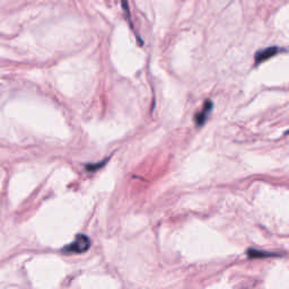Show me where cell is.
Instances as JSON below:
<instances>
[{"mask_svg": "<svg viewBox=\"0 0 289 289\" xmlns=\"http://www.w3.org/2000/svg\"><path fill=\"white\" fill-rule=\"evenodd\" d=\"M248 254L250 258H269V256H274L277 254L270 253V252H264V251H258L254 249H250L248 251Z\"/></svg>", "mask_w": 289, "mask_h": 289, "instance_id": "4", "label": "cell"}, {"mask_svg": "<svg viewBox=\"0 0 289 289\" xmlns=\"http://www.w3.org/2000/svg\"><path fill=\"white\" fill-rule=\"evenodd\" d=\"M281 51H282V49H280V47H277V46L268 47V49L259 51L255 56L256 65H259V63H261V62H264L266 60H268V59H270L271 57L278 55V53L281 52Z\"/></svg>", "mask_w": 289, "mask_h": 289, "instance_id": "2", "label": "cell"}, {"mask_svg": "<svg viewBox=\"0 0 289 289\" xmlns=\"http://www.w3.org/2000/svg\"><path fill=\"white\" fill-rule=\"evenodd\" d=\"M211 110H212V102L211 101H206L203 109L200 112H198L197 115H196L197 126H202L203 123L206 122L207 117H208V115H209Z\"/></svg>", "mask_w": 289, "mask_h": 289, "instance_id": "3", "label": "cell"}, {"mask_svg": "<svg viewBox=\"0 0 289 289\" xmlns=\"http://www.w3.org/2000/svg\"><path fill=\"white\" fill-rule=\"evenodd\" d=\"M90 248V239L84 234H78L76 238L74 239V242L68 244L67 246L62 249V252L65 254H70V253H84L88 251Z\"/></svg>", "mask_w": 289, "mask_h": 289, "instance_id": "1", "label": "cell"}]
</instances>
